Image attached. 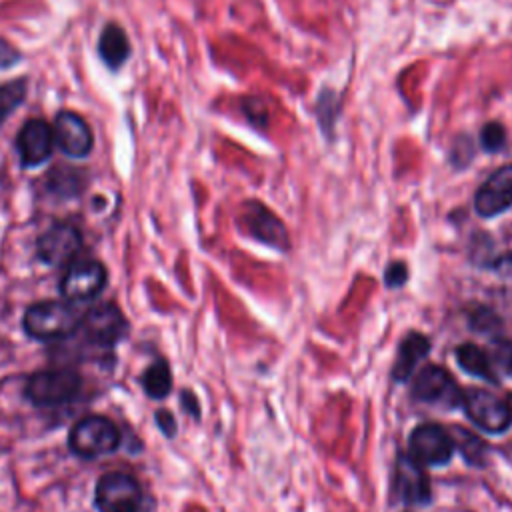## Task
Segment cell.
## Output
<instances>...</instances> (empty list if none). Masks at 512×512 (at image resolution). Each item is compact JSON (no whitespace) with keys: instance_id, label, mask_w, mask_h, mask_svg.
I'll list each match as a JSON object with an SVG mask.
<instances>
[{"instance_id":"9","label":"cell","mask_w":512,"mask_h":512,"mask_svg":"<svg viewBox=\"0 0 512 512\" xmlns=\"http://www.w3.org/2000/svg\"><path fill=\"white\" fill-rule=\"evenodd\" d=\"M452 452V436L436 424H420L410 432V456L420 464H446Z\"/></svg>"},{"instance_id":"27","label":"cell","mask_w":512,"mask_h":512,"mask_svg":"<svg viewBox=\"0 0 512 512\" xmlns=\"http://www.w3.org/2000/svg\"><path fill=\"white\" fill-rule=\"evenodd\" d=\"M18 60H20L18 50H14L8 42H4V40L0 38V66H2V68H10V66H14Z\"/></svg>"},{"instance_id":"16","label":"cell","mask_w":512,"mask_h":512,"mask_svg":"<svg viewBox=\"0 0 512 512\" xmlns=\"http://www.w3.org/2000/svg\"><path fill=\"white\" fill-rule=\"evenodd\" d=\"M98 54L112 70L122 68L130 56V42L124 28L116 22H108L98 36Z\"/></svg>"},{"instance_id":"20","label":"cell","mask_w":512,"mask_h":512,"mask_svg":"<svg viewBox=\"0 0 512 512\" xmlns=\"http://www.w3.org/2000/svg\"><path fill=\"white\" fill-rule=\"evenodd\" d=\"M26 90H28V84L24 78L12 80L0 86V126L24 102Z\"/></svg>"},{"instance_id":"13","label":"cell","mask_w":512,"mask_h":512,"mask_svg":"<svg viewBox=\"0 0 512 512\" xmlns=\"http://www.w3.org/2000/svg\"><path fill=\"white\" fill-rule=\"evenodd\" d=\"M394 496L406 504H426L430 500V480L420 462L410 454H400L394 466Z\"/></svg>"},{"instance_id":"4","label":"cell","mask_w":512,"mask_h":512,"mask_svg":"<svg viewBox=\"0 0 512 512\" xmlns=\"http://www.w3.org/2000/svg\"><path fill=\"white\" fill-rule=\"evenodd\" d=\"M82 380L74 370L54 368L40 370L26 380L24 396L36 406H60L80 394Z\"/></svg>"},{"instance_id":"12","label":"cell","mask_w":512,"mask_h":512,"mask_svg":"<svg viewBox=\"0 0 512 512\" xmlns=\"http://www.w3.org/2000/svg\"><path fill=\"white\" fill-rule=\"evenodd\" d=\"M86 336L100 346H112L126 334V318L122 316L120 308L116 304H98L84 312L82 324Z\"/></svg>"},{"instance_id":"6","label":"cell","mask_w":512,"mask_h":512,"mask_svg":"<svg viewBox=\"0 0 512 512\" xmlns=\"http://www.w3.org/2000/svg\"><path fill=\"white\" fill-rule=\"evenodd\" d=\"M466 416L486 432H504L512 422L510 406L492 392L472 388L462 394V402Z\"/></svg>"},{"instance_id":"24","label":"cell","mask_w":512,"mask_h":512,"mask_svg":"<svg viewBox=\"0 0 512 512\" xmlns=\"http://www.w3.org/2000/svg\"><path fill=\"white\" fill-rule=\"evenodd\" d=\"M316 112H318V118H320L322 126L326 130H332L334 118L338 116V98H336V94L334 92L322 94L318 104H316Z\"/></svg>"},{"instance_id":"26","label":"cell","mask_w":512,"mask_h":512,"mask_svg":"<svg viewBox=\"0 0 512 512\" xmlns=\"http://www.w3.org/2000/svg\"><path fill=\"white\" fill-rule=\"evenodd\" d=\"M406 276H408L406 266L402 262H394L386 270V284L388 286H400V284L406 282Z\"/></svg>"},{"instance_id":"5","label":"cell","mask_w":512,"mask_h":512,"mask_svg":"<svg viewBox=\"0 0 512 512\" xmlns=\"http://www.w3.org/2000/svg\"><path fill=\"white\" fill-rule=\"evenodd\" d=\"M106 282V268L98 260L76 258L66 266L58 288L62 298L80 304L96 298L106 288Z\"/></svg>"},{"instance_id":"29","label":"cell","mask_w":512,"mask_h":512,"mask_svg":"<svg viewBox=\"0 0 512 512\" xmlns=\"http://www.w3.org/2000/svg\"><path fill=\"white\" fill-rule=\"evenodd\" d=\"M182 404H184L186 412H190V414H194V416L200 414V412H198V402H196V398H194L192 392H184V394H182Z\"/></svg>"},{"instance_id":"23","label":"cell","mask_w":512,"mask_h":512,"mask_svg":"<svg viewBox=\"0 0 512 512\" xmlns=\"http://www.w3.org/2000/svg\"><path fill=\"white\" fill-rule=\"evenodd\" d=\"M504 142H506V132H504L500 122L484 124L482 132H480V144H482L484 150L500 152L504 148Z\"/></svg>"},{"instance_id":"2","label":"cell","mask_w":512,"mask_h":512,"mask_svg":"<svg viewBox=\"0 0 512 512\" xmlns=\"http://www.w3.org/2000/svg\"><path fill=\"white\" fill-rule=\"evenodd\" d=\"M122 434L118 426L100 414H88L74 422L68 432L70 450L84 460H94L112 454L120 448Z\"/></svg>"},{"instance_id":"28","label":"cell","mask_w":512,"mask_h":512,"mask_svg":"<svg viewBox=\"0 0 512 512\" xmlns=\"http://www.w3.org/2000/svg\"><path fill=\"white\" fill-rule=\"evenodd\" d=\"M156 422H158V428H160L166 436H174V432H176V420H174V416H172L168 410H158V412H156Z\"/></svg>"},{"instance_id":"22","label":"cell","mask_w":512,"mask_h":512,"mask_svg":"<svg viewBox=\"0 0 512 512\" xmlns=\"http://www.w3.org/2000/svg\"><path fill=\"white\" fill-rule=\"evenodd\" d=\"M492 366L502 370L506 376H512V342L510 340H494L490 354H488Z\"/></svg>"},{"instance_id":"7","label":"cell","mask_w":512,"mask_h":512,"mask_svg":"<svg viewBox=\"0 0 512 512\" xmlns=\"http://www.w3.org/2000/svg\"><path fill=\"white\" fill-rule=\"evenodd\" d=\"M82 246L80 230L68 222H56L36 242V252L50 266H68Z\"/></svg>"},{"instance_id":"15","label":"cell","mask_w":512,"mask_h":512,"mask_svg":"<svg viewBox=\"0 0 512 512\" xmlns=\"http://www.w3.org/2000/svg\"><path fill=\"white\" fill-rule=\"evenodd\" d=\"M242 220L246 224V230L256 240L276 248L286 250L288 248V232L284 224L260 202H248L242 212Z\"/></svg>"},{"instance_id":"21","label":"cell","mask_w":512,"mask_h":512,"mask_svg":"<svg viewBox=\"0 0 512 512\" xmlns=\"http://www.w3.org/2000/svg\"><path fill=\"white\" fill-rule=\"evenodd\" d=\"M452 442H456L458 450L462 452V456L472 462V464H482V456H484V444L478 436H474L472 432L464 430V428H456L452 434Z\"/></svg>"},{"instance_id":"30","label":"cell","mask_w":512,"mask_h":512,"mask_svg":"<svg viewBox=\"0 0 512 512\" xmlns=\"http://www.w3.org/2000/svg\"><path fill=\"white\" fill-rule=\"evenodd\" d=\"M508 406H510V410H512V394L508 396Z\"/></svg>"},{"instance_id":"3","label":"cell","mask_w":512,"mask_h":512,"mask_svg":"<svg viewBox=\"0 0 512 512\" xmlns=\"http://www.w3.org/2000/svg\"><path fill=\"white\" fill-rule=\"evenodd\" d=\"M98 512H146V500L140 482L126 472H106L94 488Z\"/></svg>"},{"instance_id":"10","label":"cell","mask_w":512,"mask_h":512,"mask_svg":"<svg viewBox=\"0 0 512 512\" xmlns=\"http://www.w3.org/2000/svg\"><path fill=\"white\" fill-rule=\"evenodd\" d=\"M16 150L22 166L34 168L44 164L54 150V132L50 124L42 118L26 120L16 136Z\"/></svg>"},{"instance_id":"11","label":"cell","mask_w":512,"mask_h":512,"mask_svg":"<svg viewBox=\"0 0 512 512\" xmlns=\"http://www.w3.org/2000/svg\"><path fill=\"white\" fill-rule=\"evenodd\" d=\"M412 396L416 400L454 408L462 402V394L452 376L440 366H426L412 384Z\"/></svg>"},{"instance_id":"14","label":"cell","mask_w":512,"mask_h":512,"mask_svg":"<svg viewBox=\"0 0 512 512\" xmlns=\"http://www.w3.org/2000/svg\"><path fill=\"white\" fill-rule=\"evenodd\" d=\"M512 206V164L498 168L478 188L474 196V208L480 216L492 218Z\"/></svg>"},{"instance_id":"18","label":"cell","mask_w":512,"mask_h":512,"mask_svg":"<svg viewBox=\"0 0 512 512\" xmlns=\"http://www.w3.org/2000/svg\"><path fill=\"white\" fill-rule=\"evenodd\" d=\"M456 358H458V364L464 372L472 374V376H478V378H484L492 384H496V372H494V366L488 358V354L478 348L476 344H462L458 346L456 350Z\"/></svg>"},{"instance_id":"19","label":"cell","mask_w":512,"mask_h":512,"mask_svg":"<svg viewBox=\"0 0 512 512\" xmlns=\"http://www.w3.org/2000/svg\"><path fill=\"white\" fill-rule=\"evenodd\" d=\"M142 386L150 398H166L172 390L170 366L164 360H156L154 364H150L142 374Z\"/></svg>"},{"instance_id":"25","label":"cell","mask_w":512,"mask_h":512,"mask_svg":"<svg viewBox=\"0 0 512 512\" xmlns=\"http://www.w3.org/2000/svg\"><path fill=\"white\" fill-rule=\"evenodd\" d=\"M242 108H244L246 118H248L252 124H256V126H260V128L266 126L268 110H266V106H264L262 100H258V98H246V100L242 102Z\"/></svg>"},{"instance_id":"17","label":"cell","mask_w":512,"mask_h":512,"mask_svg":"<svg viewBox=\"0 0 512 512\" xmlns=\"http://www.w3.org/2000/svg\"><path fill=\"white\" fill-rule=\"evenodd\" d=\"M428 350H430L428 338L418 334V332H410L400 344V350H398V356H396V362H394V368H392L394 380H398V382L408 380L414 366L418 364V360L422 356L428 354Z\"/></svg>"},{"instance_id":"1","label":"cell","mask_w":512,"mask_h":512,"mask_svg":"<svg viewBox=\"0 0 512 512\" xmlns=\"http://www.w3.org/2000/svg\"><path fill=\"white\" fill-rule=\"evenodd\" d=\"M84 312L76 302L66 298L60 300H40L30 304L24 312L22 326L28 336L36 340H62L80 330Z\"/></svg>"},{"instance_id":"8","label":"cell","mask_w":512,"mask_h":512,"mask_svg":"<svg viewBox=\"0 0 512 512\" xmlns=\"http://www.w3.org/2000/svg\"><path fill=\"white\" fill-rule=\"evenodd\" d=\"M52 132L54 144L68 158H86L94 148V136L88 122L72 110L58 112Z\"/></svg>"}]
</instances>
